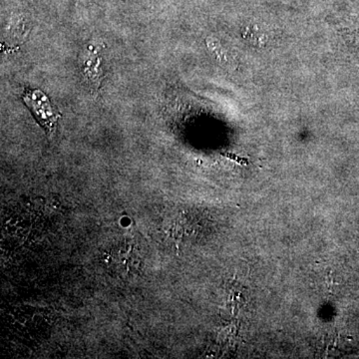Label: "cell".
I'll list each match as a JSON object with an SVG mask.
<instances>
[{
    "mask_svg": "<svg viewBox=\"0 0 359 359\" xmlns=\"http://www.w3.org/2000/svg\"><path fill=\"white\" fill-rule=\"evenodd\" d=\"M22 100L32 111L36 122L44 129L45 133L49 137L53 136L61 115L54 109L48 97L39 89H26L22 94Z\"/></svg>",
    "mask_w": 359,
    "mask_h": 359,
    "instance_id": "cell-1",
    "label": "cell"
},
{
    "mask_svg": "<svg viewBox=\"0 0 359 359\" xmlns=\"http://www.w3.org/2000/svg\"><path fill=\"white\" fill-rule=\"evenodd\" d=\"M99 62H100V58L98 57L96 52L89 51L88 56L84 62L83 71L85 77L88 81H92L91 84L95 87H98L101 81V70H99Z\"/></svg>",
    "mask_w": 359,
    "mask_h": 359,
    "instance_id": "cell-2",
    "label": "cell"
}]
</instances>
